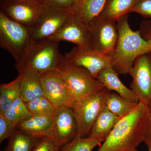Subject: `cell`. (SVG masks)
I'll list each match as a JSON object with an SVG mask.
<instances>
[{
	"instance_id": "1",
	"label": "cell",
	"mask_w": 151,
	"mask_h": 151,
	"mask_svg": "<svg viewBox=\"0 0 151 151\" xmlns=\"http://www.w3.org/2000/svg\"><path fill=\"white\" fill-rule=\"evenodd\" d=\"M148 106L139 102L132 112L121 118L97 151H129L145 138Z\"/></svg>"
},
{
	"instance_id": "2",
	"label": "cell",
	"mask_w": 151,
	"mask_h": 151,
	"mask_svg": "<svg viewBox=\"0 0 151 151\" xmlns=\"http://www.w3.org/2000/svg\"><path fill=\"white\" fill-rule=\"evenodd\" d=\"M128 14L117 22L119 38L111 56L112 67L119 74H129L139 57L150 52L147 41L139 30L133 31L128 22Z\"/></svg>"
},
{
	"instance_id": "3",
	"label": "cell",
	"mask_w": 151,
	"mask_h": 151,
	"mask_svg": "<svg viewBox=\"0 0 151 151\" xmlns=\"http://www.w3.org/2000/svg\"><path fill=\"white\" fill-rule=\"evenodd\" d=\"M60 42L48 38L32 44L15 65L19 73L32 71L42 74L57 70L63 55L59 51Z\"/></svg>"
},
{
	"instance_id": "4",
	"label": "cell",
	"mask_w": 151,
	"mask_h": 151,
	"mask_svg": "<svg viewBox=\"0 0 151 151\" xmlns=\"http://www.w3.org/2000/svg\"><path fill=\"white\" fill-rule=\"evenodd\" d=\"M74 102L101 92L105 86L84 68L70 63L62 56L57 69Z\"/></svg>"
},
{
	"instance_id": "5",
	"label": "cell",
	"mask_w": 151,
	"mask_h": 151,
	"mask_svg": "<svg viewBox=\"0 0 151 151\" xmlns=\"http://www.w3.org/2000/svg\"><path fill=\"white\" fill-rule=\"evenodd\" d=\"M32 45L29 27L13 20L0 12V46L19 62Z\"/></svg>"
},
{
	"instance_id": "6",
	"label": "cell",
	"mask_w": 151,
	"mask_h": 151,
	"mask_svg": "<svg viewBox=\"0 0 151 151\" xmlns=\"http://www.w3.org/2000/svg\"><path fill=\"white\" fill-rule=\"evenodd\" d=\"M109 91H103L89 95L74 103L72 109L77 127L78 134L83 137L90 133L94 122L106 105Z\"/></svg>"
},
{
	"instance_id": "7",
	"label": "cell",
	"mask_w": 151,
	"mask_h": 151,
	"mask_svg": "<svg viewBox=\"0 0 151 151\" xmlns=\"http://www.w3.org/2000/svg\"><path fill=\"white\" fill-rule=\"evenodd\" d=\"M73 14L70 9L46 4L40 17L29 27L32 44L53 36L63 27Z\"/></svg>"
},
{
	"instance_id": "8",
	"label": "cell",
	"mask_w": 151,
	"mask_h": 151,
	"mask_svg": "<svg viewBox=\"0 0 151 151\" xmlns=\"http://www.w3.org/2000/svg\"><path fill=\"white\" fill-rule=\"evenodd\" d=\"M42 0H1V12L19 23L30 27L43 12Z\"/></svg>"
},
{
	"instance_id": "9",
	"label": "cell",
	"mask_w": 151,
	"mask_h": 151,
	"mask_svg": "<svg viewBox=\"0 0 151 151\" xmlns=\"http://www.w3.org/2000/svg\"><path fill=\"white\" fill-rule=\"evenodd\" d=\"M78 134L72 108L58 107L53 116L48 138L60 148L70 142Z\"/></svg>"
},
{
	"instance_id": "10",
	"label": "cell",
	"mask_w": 151,
	"mask_h": 151,
	"mask_svg": "<svg viewBox=\"0 0 151 151\" xmlns=\"http://www.w3.org/2000/svg\"><path fill=\"white\" fill-rule=\"evenodd\" d=\"M64 57L68 62L86 69L95 79L102 70L112 67L111 56L102 54L93 48L76 47L66 52Z\"/></svg>"
},
{
	"instance_id": "11",
	"label": "cell",
	"mask_w": 151,
	"mask_h": 151,
	"mask_svg": "<svg viewBox=\"0 0 151 151\" xmlns=\"http://www.w3.org/2000/svg\"><path fill=\"white\" fill-rule=\"evenodd\" d=\"M150 53L139 57L129 73L132 78L131 89L139 102L147 105L151 100Z\"/></svg>"
},
{
	"instance_id": "12",
	"label": "cell",
	"mask_w": 151,
	"mask_h": 151,
	"mask_svg": "<svg viewBox=\"0 0 151 151\" xmlns=\"http://www.w3.org/2000/svg\"><path fill=\"white\" fill-rule=\"evenodd\" d=\"M116 23L97 19L88 25L93 49L102 54L112 56L119 38Z\"/></svg>"
},
{
	"instance_id": "13",
	"label": "cell",
	"mask_w": 151,
	"mask_h": 151,
	"mask_svg": "<svg viewBox=\"0 0 151 151\" xmlns=\"http://www.w3.org/2000/svg\"><path fill=\"white\" fill-rule=\"evenodd\" d=\"M44 96L56 107L72 108L74 101L70 96L65 81L57 70L40 74Z\"/></svg>"
},
{
	"instance_id": "14",
	"label": "cell",
	"mask_w": 151,
	"mask_h": 151,
	"mask_svg": "<svg viewBox=\"0 0 151 151\" xmlns=\"http://www.w3.org/2000/svg\"><path fill=\"white\" fill-rule=\"evenodd\" d=\"M50 38L60 42H69L80 48H93L88 26L73 14L63 27Z\"/></svg>"
},
{
	"instance_id": "15",
	"label": "cell",
	"mask_w": 151,
	"mask_h": 151,
	"mask_svg": "<svg viewBox=\"0 0 151 151\" xmlns=\"http://www.w3.org/2000/svg\"><path fill=\"white\" fill-rule=\"evenodd\" d=\"M108 0H76L70 9L89 25L100 16Z\"/></svg>"
},
{
	"instance_id": "16",
	"label": "cell",
	"mask_w": 151,
	"mask_h": 151,
	"mask_svg": "<svg viewBox=\"0 0 151 151\" xmlns=\"http://www.w3.org/2000/svg\"><path fill=\"white\" fill-rule=\"evenodd\" d=\"M119 74L112 67L105 68L99 73L97 78L109 91H114L120 96L138 103L139 99L131 89L128 88L120 80Z\"/></svg>"
},
{
	"instance_id": "17",
	"label": "cell",
	"mask_w": 151,
	"mask_h": 151,
	"mask_svg": "<svg viewBox=\"0 0 151 151\" xmlns=\"http://www.w3.org/2000/svg\"><path fill=\"white\" fill-rule=\"evenodd\" d=\"M120 119L105 105L94 122L88 137L104 142Z\"/></svg>"
},
{
	"instance_id": "18",
	"label": "cell",
	"mask_w": 151,
	"mask_h": 151,
	"mask_svg": "<svg viewBox=\"0 0 151 151\" xmlns=\"http://www.w3.org/2000/svg\"><path fill=\"white\" fill-rule=\"evenodd\" d=\"M21 77L20 97L25 103L44 96L40 74L32 71L19 73Z\"/></svg>"
},
{
	"instance_id": "19",
	"label": "cell",
	"mask_w": 151,
	"mask_h": 151,
	"mask_svg": "<svg viewBox=\"0 0 151 151\" xmlns=\"http://www.w3.org/2000/svg\"><path fill=\"white\" fill-rule=\"evenodd\" d=\"M53 116H33L18 124L17 129L22 130L38 138H48Z\"/></svg>"
},
{
	"instance_id": "20",
	"label": "cell",
	"mask_w": 151,
	"mask_h": 151,
	"mask_svg": "<svg viewBox=\"0 0 151 151\" xmlns=\"http://www.w3.org/2000/svg\"><path fill=\"white\" fill-rule=\"evenodd\" d=\"M137 0H108L105 8L98 19L117 22L128 14V12Z\"/></svg>"
},
{
	"instance_id": "21",
	"label": "cell",
	"mask_w": 151,
	"mask_h": 151,
	"mask_svg": "<svg viewBox=\"0 0 151 151\" xmlns=\"http://www.w3.org/2000/svg\"><path fill=\"white\" fill-rule=\"evenodd\" d=\"M20 75L13 81L0 85V114L3 115L20 97Z\"/></svg>"
},
{
	"instance_id": "22",
	"label": "cell",
	"mask_w": 151,
	"mask_h": 151,
	"mask_svg": "<svg viewBox=\"0 0 151 151\" xmlns=\"http://www.w3.org/2000/svg\"><path fill=\"white\" fill-rule=\"evenodd\" d=\"M138 103L132 102L111 91L108 92L106 101V106L109 110L120 118H123L132 112L137 106Z\"/></svg>"
},
{
	"instance_id": "23",
	"label": "cell",
	"mask_w": 151,
	"mask_h": 151,
	"mask_svg": "<svg viewBox=\"0 0 151 151\" xmlns=\"http://www.w3.org/2000/svg\"><path fill=\"white\" fill-rule=\"evenodd\" d=\"M40 139L17 129L9 139L7 145L3 151H31Z\"/></svg>"
},
{
	"instance_id": "24",
	"label": "cell",
	"mask_w": 151,
	"mask_h": 151,
	"mask_svg": "<svg viewBox=\"0 0 151 151\" xmlns=\"http://www.w3.org/2000/svg\"><path fill=\"white\" fill-rule=\"evenodd\" d=\"M16 126L27 120L32 116L25 102L19 97L10 107L3 114Z\"/></svg>"
},
{
	"instance_id": "25",
	"label": "cell",
	"mask_w": 151,
	"mask_h": 151,
	"mask_svg": "<svg viewBox=\"0 0 151 151\" xmlns=\"http://www.w3.org/2000/svg\"><path fill=\"white\" fill-rule=\"evenodd\" d=\"M26 104L33 116H53L58 108L45 96L37 97Z\"/></svg>"
},
{
	"instance_id": "26",
	"label": "cell",
	"mask_w": 151,
	"mask_h": 151,
	"mask_svg": "<svg viewBox=\"0 0 151 151\" xmlns=\"http://www.w3.org/2000/svg\"><path fill=\"white\" fill-rule=\"evenodd\" d=\"M102 142L93 138H84L77 134L70 142L63 146L59 151H93L96 146Z\"/></svg>"
},
{
	"instance_id": "27",
	"label": "cell",
	"mask_w": 151,
	"mask_h": 151,
	"mask_svg": "<svg viewBox=\"0 0 151 151\" xmlns=\"http://www.w3.org/2000/svg\"><path fill=\"white\" fill-rule=\"evenodd\" d=\"M17 127L14 124L0 114V143L6 139H9L15 133Z\"/></svg>"
},
{
	"instance_id": "28",
	"label": "cell",
	"mask_w": 151,
	"mask_h": 151,
	"mask_svg": "<svg viewBox=\"0 0 151 151\" xmlns=\"http://www.w3.org/2000/svg\"><path fill=\"white\" fill-rule=\"evenodd\" d=\"M139 14L146 18H151V0H137L128 12Z\"/></svg>"
},
{
	"instance_id": "29",
	"label": "cell",
	"mask_w": 151,
	"mask_h": 151,
	"mask_svg": "<svg viewBox=\"0 0 151 151\" xmlns=\"http://www.w3.org/2000/svg\"><path fill=\"white\" fill-rule=\"evenodd\" d=\"M60 148L48 138L40 139L31 151H59Z\"/></svg>"
},
{
	"instance_id": "30",
	"label": "cell",
	"mask_w": 151,
	"mask_h": 151,
	"mask_svg": "<svg viewBox=\"0 0 151 151\" xmlns=\"http://www.w3.org/2000/svg\"><path fill=\"white\" fill-rule=\"evenodd\" d=\"M139 30L141 35L148 43L151 52V21L143 22Z\"/></svg>"
},
{
	"instance_id": "31",
	"label": "cell",
	"mask_w": 151,
	"mask_h": 151,
	"mask_svg": "<svg viewBox=\"0 0 151 151\" xmlns=\"http://www.w3.org/2000/svg\"><path fill=\"white\" fill-rule=\"evenodd\" d=\"M76 0H43L45 4L60 8L70 9Z\"/></svg>"
},
{
	"instance_id": "32",
	"label": "cell",
	"mask_w": 151,
	"mask_h": 151,
	"mask_svg": "<svg viewBox=\"0 0 151 151\" xmlns=\"http://www.w3.org/2000/svg\"><path fill=\"white\" fill-rule=\"evenodd\" d=\"M147 106L148 109L147 128V133H146V137L144 142L146 140L151 138V100Z\"/></svg>"
},
{
	"instance_id": "33",
	"label": "cell",
	"mask_w": 151,
	"mask_h": 151,
	"mask_svg": "<svg viewBox=\"0 0 151 151\" xmlns=\"http://www.w3.org/2000/svg\"><path fill=\"white\" fill-rule=\"evenodd\" d=\"M144 142L147 146L148 151H151V138L146 140Z\"/></svg>"
},
{
	"instance_id": "34",
	"label": "cell",
	"mask_w": 151,
	"mask_h": 151,
	"mask_svg": "<svg viewBox=\"0 0 151 151\" xmlns=\"http://www.w3.org/2000/svg\"><path fill=\"white\" fill-rule=\"evenodd\" d=\"M129 151H138L137 150V149H133V150H130Z\"/></svg>"
},
{
	"instance_id": "35",
	"label": "cell",
	"mask_w": 151,
	"mask_h": 151,
	"mask_svg": "<svg viewBox=\"0 0 151 151\" xmlns=\"http://www.w3.org/2000/svg\"><path fill=\"white\" fill-rule=\"evenodd\" d=\"M42 1H43V0H42Z\"/></svg>"
}]
</instances>
